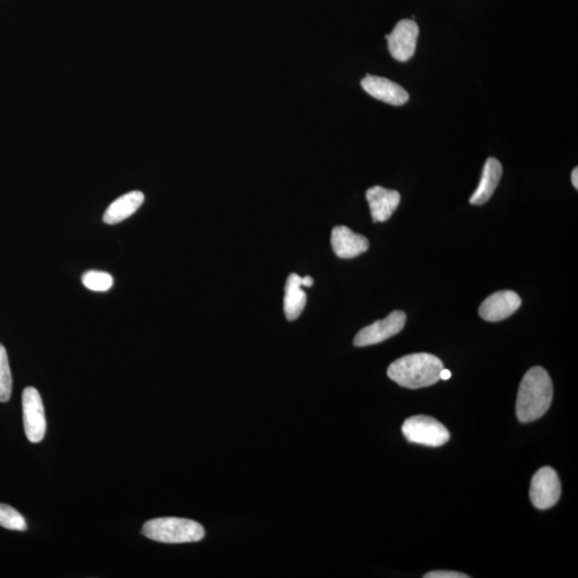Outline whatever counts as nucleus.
Here are the masks:
<instances>
[{
  "label": "nucleus",
  "instance_id": "39448f33",
  "mask_svg": "<svg viewBox=\"0 0 578 578\" xmlns=\"http://www.w3.org/2000/svg\"><path fill=\"white\" fill-rule=\"evenodd\" d=\"M561 483L557 472L543 467L535 472L530 485V501L539 510H548L559 502Z\"/></svg>",
  "mask_w": 578,
  "mask_h": 578
},
{
  "label": "nucleus",
  "instance_id": "ddd939ff",
  "mask_svg": "<svg viewBox=\"0 0 578 578\" xmlns=\"http://www.w3.org/2000/svg\"><path fill=\"white\" fill-rule=\"evenodd\" d=\"M502 176V166L495 157H490L486 162L485 168H483L482 177L478 186L477 190L470 197V204L480 205L488 202L495 192L499 181Z\"/></svg>",
  "mask_w": 578,
  "mask_h": 578
},
{
  "label": "nucleus",
  "instance_id": "f3484780",
  "mask_svg": "<svg viewBox=\"0 0 578 578\" xmlns=\"http://www.w3.org/2000/svg\"><path fill=\"white\" fill-rule=\"evenodd\" d=\"M0 526L9 530H17V532H25L28 529V524H26L22 514L4 503H0Z\"/></svg>",
  "mask_w": 578,
  "mask_h": 578
},
{
  "label": "nucleus",
  "instance_id": "6ab92c4d",
  "mask_svg": "<svg viewBox=\"0 0 578 578\" xmlns=\"http://www.w3.org/2000/svg\"><path fill=\"white\" fill-rule=\"evenodd\" d=\"M424 578H469V575L454 571H435L429 572L423 576Z\"/></svg>",
  "mask_w": 578,
  "mask_h": 578
},
{
  "label": "nucleus",
  "instance_id": "423d86ee",
  "mask_svg": "<svg viewBox=\"0 0 578 578\" xmlns=\"http://www.w3.org/2000/svg\"><path fill=\"white\" fill-rule=\"evenodd\" d=\"M22 402L25 434L30 443L38 444L44 438L46 430L44 402L33 387L25 389Z\"/></svg>",
  "mask_w": 578,
  "mask_h": 578
},
{
  "label": "nucleus",
  "instance_id": "9b49d317",
  "mask_svg": "<svg viewBox=\"0 0 578 578\" xmlns=\"http://www.w3.org/2000/svg\"><path fill=\"white\" fill-rule=\"evenodd\" d=\"M331 245L340 259H354L369 250V240L346 226H336L331 234Z\"/></svg>",
  "mask_w": 578,
  "mask_h": 578
},
{
  "label": "nucleus",
  "instance_id": "1a4fd4ad",
  "mask_svg": "<svg viewBox=\"0 0 578 578\" xmlns=\"http://www.w3.org/2000/svg\"><path fill=\"white\" fill-rule=\"evenodd\" d=\"M520 304H522V299L517 293L512 291L497 292L482 302L479 315L486 322H502L517 312Z\"/></svg>",
  "mask_w": 578,
  "mask_h": 578
},
{
  "label": "nucleus",
  "instance_id": "9d476101",
  "mask_svg": "<svg viewBox=\"0 0 578 578\" xmlns=\"http://www.w3.org/2000/svg\"><path fill=\"white\" fill-rule=\"evenodd\" d=\"M361 86L373 98L396 107H401L409 100V94L403 87L385 77L366 76L361 81Z\"/></svg>",
  "mask_w": 578,
  "mask_h": 578
},
{
  "label": "nucleus",
  "instance_id": "6e6552de",
  "mask_svg": "<svg viewBox=\"0 0 578 578\" xmlns=\"http://www.w3.org/2000/svg\"><path fill=\"white\" fill-rule=\"evenodd\" d=\"M419 28L412 20H402L394 28L392 33L386 36L389 51L397 61H407L416 51Z\"/></svg>",
  "mask_w": 578,
  "mask_h": 578
},
{
  "label": "nucleus",
  "instance_id": "7ed1b4c3",
  "mask_svg": "<svg viewBox=\"0 0 578 578\" xmlns=\"http://www.w3.org/2000/svg\"><path fill=\"white\" fill-rule=\"evenodd\" d=\"M145 537L161 543L180 544L198 542L205 537V529L194 520L161 518L149 520L141 530Z\"/></svg>",
  "mask_w": 578,
  "mask_h": 578
},
{
  "label": "nucleus",
  "instance_id": "2eb2a0df",
  "mask_svg": "<svg viewBox=\"0 0 578 578\" xmlns=\"http://www.w3.org/2000/svg\"><path fill=\"white\" fill-rule=\"evenodd\" d=\"M307 304L306 293L302 291V277L297 273L288 277L284 297V313L289 322L301 317Z\"/></svg>",
  "mask_w": 578,
  "mask_h": 578
},
{
  "label": "nucleus",
  "instance_id": "0eeeda50",
  "mask_svg": "<svg viewBox=\"0 0 578 578\" xmlns=\"http://www.w3.org/2000/svg\"><path fill=\"white\" fill-rule=\"evenodd\" d=\"M405 324H406V314L394 311L385 319L378 320L360 330L356 335L354 344L357 347H365L381 343L401 333Z\"/></svg>",
  "mask_w": 578,
  "mask_h": 578
},
{
  "label": "nucleus",
  "instance_id": "dca6fc26",
  "mask_svg": "<svg viewBox=\"0 0 578 578\" xmlns=\"http://www.w3.org/2000/svg\"><path fill=\"white\" fill-rule=\"evenodd\" d=\"M12 393V375L10 370L7 350L0 344V402L9 401Z\"/></svg>",
  "mask_w": 578,
  "mask_h": 578
},
{
  "label": "nucleus",
  "instance_id": "412c9836",
  "mask_svg": "<svg viewBox=\"0 0 578 578\" xmlns=\"http://www.w3.org/2000/svg\"><path fill=\"white\" fill-rule=\"evenodd\" d=\"M314 284L313 278L311 277H302V286L311 287Z\"/></svg>",
  "mask_w": 578,
  "mask_h": 578
},
{
  "label": "nucleus",
  "instance_id": "f8f14e48",
  "mask_svg": "<svg viewBox=\"0 0 578 578\" xmlns=\"http://www.w3.org/2000/svg\"><path fill=\"white\" fill-rule=\"evenodd\" d=\"M366 199L370 205L373 221L386 222L398 207L401 196L396 190H388V189L376 186L367 190Z\"/></svg>",
  "mask_w": 578,
  "mask_h": 578
},
{
  "label": "nucleus",
  "instance_id": "4468645a",
  "mask_svg": "<svg viewBox=\"0 0 578 578\" xmlns=\"http://www.w3.org/2000/svg\"><path fill=\"white\" fill-rule=\"evenodd\" d=\"M144 201V194L140 191L124 194V196L110 204L107 212L104 213L103 222L108 225L123 222V221L138 212Z\"/></svg>",
  "mask_w": 578,
  "mask_h": 578
},
{
  "label": "nucleus",
  "instance_id": "aec40b11",
  "mask_svg": "<svg viewBox=\"0 0 578 578\" xmlns=\"http://www.w3.org/2000/svg\"><path fill=\"white\" fill-rule=\"evenodd\" d=\"M572 183L573 186H574V188L577 190L578 189V168L577 167L574 168V170H573L572 172Z\"/></svg>",
  "mask_w": 578,
  "mask_h": 578
},
{
  "label": "nucleus",
  "instance_id": "f257e3e1",
  "mask_svg": "<svg viewBox=\"0 0 578 578\" xmlns=\"http://www.w3.org/2000/svg\"><path fill=\"white\" fill-rule=\"evenodd\" d=\"M554 387L549 373L543 367L530 369L520 381L517 416L520 422L535 421L544 416L553 401Z\"/></svg>",
  "mask_w": 578,
  "mask_h": 578
},
{
  "label": "nucleus",
  "instance_id": "20e7f679",
  "mask_svg": "<svg viewBox=\"0 0 578 578\" xmlns=\"http://www.w3.org/2000/svg\"><path fill=\"white\" fill-rule=\"evenodd\" d=\"M402 432L412 444L441 446L450 439L449 430L438 420L429 416H414L404 422Z\"/></svg>",
  "mask_w": 578,
  "mask_h": 578
},
{
  "label": "nucleus",
  "instance_id": "f03ea898",
  "mask_svg": "<svg viewBox=\"0 0 578 578\" xmlns=\"http://www.w3.org/2000/svg\"><path fill=\"white\" fill-rule=\"evenodd\" d=\"M443 361L427 353L402 357L391 364L388 376L397 385L408 389H420L435 385L440 381Z\"/></svg>",
  "mask_w": 578,
  "mask_h": 578
},
{
  "label": "nucleus",
  "instance_id": "a211bd4d",
  "mask_svg": "<svg viewBox=\"0 0 578 578\" xmlns=\"http://www.w3.org/2000/svg\"><path fill=\"white\" fill-rule=\"evenodd\" d=\"M82 282L91 291L108 292L113 286L114 278L108 272L92 270L84 273Z\"/></svg>",
  "mask_w": 578,
  "mask_h": 578
},
{
  "label": "nucleus",
  "instance_id": "4be33fe9",
  "mask_svg": "<svg viewBox=\"0 0 578 578\" xmlns=\"http://www.w3.org/2000/svg\"><path fill=\"white\" fill-rule=\"evenodd\" d=\"M451 378V372L449 370H446L445 367L443 370L440 372V380L443 381H448Z\"/></svg>",
  "mask_w": 578,
  "mask_h": 578
}]
</instances>
